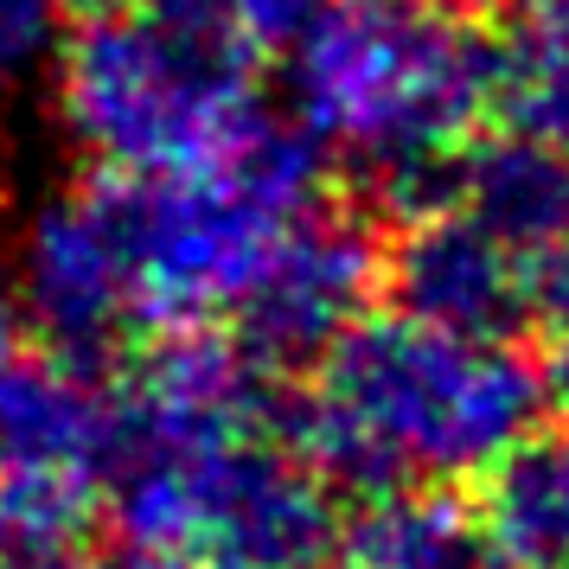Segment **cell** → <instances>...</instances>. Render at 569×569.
<instances>
[{"instance_id":"6da1fadb","label":"cell","mask_w":569,"mask_h":569,"mask_svg":"<svg viewBox=\"0 0 569 569\" xmlns=\"http://www.w3.org/2000/svg\"><path fill=\"white\" fill-rule=\"evenodd\" d=\"M550 371L518 339H461L410 313H365L282 410L295 455L333 492L448 487L543 416Z\"/></svg>"},{"instance_id":"7a4b0ae2","label":"cell","mask_w":569,"mask_h":569,"mask_svg":"<svg viewBox=\"0 0 569 569\" xmlns=\"http://www.w3.org/2000/svg\"><path fill=\"white\" fill-rule=\"evenodd\" d=\"M288 52V116L403 218L455 206L492 116V39L455 0H320Z\"/></svg>"},{"instance_id":"3957f363","label":"cell","mask_w":569,"mask_h":569,"mask_svg":"<svg viewBox=\"0 0 569 569\" xmlns=\"http://www.w3.org/2000/svg\"><path fill=\"white\" fill-rule=\"evenodd\" d=\"M129 333L224 327L269 243L320 199V154L295 122H262L231 154L173 173H103Z\"/></svg>"},{"instance_id":"277c9868","label":"cell","mask_w":569,"mask_h":569,"mask_svg":"<svg viewBox=\"0 0 569 569\" xmlns=\"http://www.w3.org/2000/svg\"><path fill=\"white\" fill-rule=\"evenodd\" d=\"M52 109L97 173H173L231 154L269 122L257 58L180 7H103L58 46Z\"/></svg>"},{"instance_id":"5b68a950","label":"cell","mask_w":569,"mask_h":569,"mask_svg":"<svg viewBox=\"0 0 569 569\" xmlns=\"http://www.w3.org/2000/svg\"><path fill=\"white\" fill-rule=\"evenodd\" d=\"M378 276H385V243L371 237V224L313 199L269 243V257L224 313V333L269 378L313 371L346 339V327L371 313Z\"/></svg>"},{"instance_id":"8992f818","label":"cell","mask_w":569,"mask_h":569,"mask_svg":"<svg viewBox=\"0 0 569 569\" xmlns=\"http://www.w3.org/2000/svg\"><path fill=\"white\" fill-rule=\"evenodd\" d=\"M13 308L64 359H97L116 339H129L103 180L58 186L32 206L13 250Z\"/></svg>"},{"instance_id":"52a82bcc","label":"cell","mask_w":569,"mask_h":569,"mask_svg":"<svg viewBox=\"0 0 569 569\" xmlns=\"http://www.w3.org/2000/svg\"><path fill=\"white\" fill-rule=\"evenodd\" d=\"M538 262L467 218L461 206H436L403 218L397 243L385 250L390 308L461 339H518L538 313Z\"/></svg>"},{"instance_id":"ba28073f","label":"cell","mask_w":569,"mask_h":569,"mask_svg":"<svg viewBox=\"0 0 569 569\" xmlns=\"http://www.w3.org/2000/svg\"><path fill=\"white\" fill-rule=\"evenodd\" d=\"M455 206L543 269L569 250V154L518 129L499 134V141L473 134L461 154Z\"/></svg>"},{"instance_id":"9c48e42d","label":"cell","mask_w":569,"mask_h":569,"mask_svg":"<svg viewBox=\"0 0 569 569\" xmlns=\"http://www.w3.org/2000/svg\"><path fill=\"white\" fill-rule=\"evenodd\" d=\"M480 531L506 569H538L569 557V422H531L480 473Z\"/></svg>"},{"instance_id":"30bf717a","label":"cell","mask_w":569,"mask_h":569,"mask_svg":"<svg viewBox=\"0 0 569 569\" xmlns=\"http://www.w3.org/2000/svg\"><path fill=\"white\" fill-rule=\"evenodd\" d=\"M346 569H506L473 506L448 487H390L359 499L339 531Z\"/></svg>"},{"instance_id":"8fae6325","label":"cell","mask_w":569,"mask_h":569,"mask_svg":"<svg viewBox=\"0 0 569 569\" xmlns=\"http://www.w3.org/2000/svg\"><path fill=\"white\" fill-rule=\"evenodd\" d=\"M492 109L506 129L569 154V0H525L492 39Z\"/></svg>"},{"instance_id":"7c38bea8","label":"cell","mask_w":569,"mask_h":569,"mask_svg":"<svg viewBox=\"0 0 569 569\" xmlns=\"http://www.w3.org/2000/svg\"><path fill=\"white\" fill-rule=\"evenodd\" d=\"M186 20H199L206 32H218L224 46H237V52H282L295 32L313 20V7L320 0H173Z\"/></svg>"},{"instance_id":"4fadbf2b","label":"cell","mask_w":569,"mask_h":569,"mask_svg":"<svg viewBox=\"0 0 569 569\" xmlns=\"http://www.w3.org/2000/svg\"><path fill=\"white\" fill-rule=\"evenodd\" d=\"M58 39V0H0V90L27 83Z\"/></svg>"},{"instance_id":"5bb4252c","label":"cell","mask_w":569,"mask_h":569,"mask_svg":"<svg viewBox=\"0 0 569 569\" xmlns=\"http://www.w3.org/2000/svg\"><path fill=\"white\" fill-rule=\"evenodd\" d=\"M27 365H32V327H27V313L0 295V403L27 378Z\"/></svg>"},{"instance_id":"9a60e30c","label":"cell","mask_w":569,"mask_h":569,"mask_svg":"<svg viewBox=\"0 0 569 569\" xmlns=\"http://www.w3.org/2000/svg\"><path fill=\"white\" fill-rule=\"evenodd\" d=\"M103 7H122V0H58V13H103Z\"/></svg>"},{"instance_id":"2e32d148","label":"cell","mask_w":569,"mask_h":569,"mask_svg":"<svg viewBox=\"0 0 569 569\" xmlns=\"http://www.w3.org/2000/svg\"><path fill=\"white\" fill-rule=\"evenodd\" d=\"M550 385H557V390L569 397V359H550Z\"/></svg>"},{"instance_id":"e0dca14e","label":"cell","mask_w":569,"mask_h":569,"mask_svg":"<svg viewBox=\"0 0 569 569\" xmlns=\"http://www.w3.org/2000/svg\"><path fill=\"white\" fill-rule=\"evenodd\" d=\"M538 569H569V557H563V563H538Z\"/></svg>"},{"instance_id":"ac0fdd59","label":"cell","mask_w":569,"mask_h":569,"mask_svg":"<svg viewBox=\"0 0 569 569\" xmlns=\"http://www.w3.org/2000/svg\"><path fill=\"white\" fill-rule=\"evenodd\" d=\"M308 569H320V563H308Z\"/></svg>"}]
</instances>
